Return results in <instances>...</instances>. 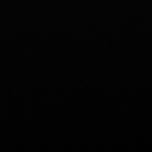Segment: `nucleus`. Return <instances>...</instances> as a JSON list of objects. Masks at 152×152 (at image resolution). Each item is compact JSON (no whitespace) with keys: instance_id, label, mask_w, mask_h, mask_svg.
I'll return each mask as SVG.
<instances>
[]
</instances>
